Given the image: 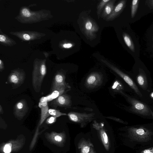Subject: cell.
Instances as JSON below:
<instances>
[{
  "mask_svg": "<svg viewBox=\"0 0 153 153\" xmlns=\"http://www.w3.org/2000/svg\"><path fill=\"white\" fill-rule=\"evenodd\" d=\"M93 127L97 132L105 149L108 151L110 149V143L108 135L104 127V124L102 123H98L94 120L92 124Z\"/></svg>",
  "mask_w": 153,
  "mask_h": 153,
  "instance_id": "obj_10",
  "label": "cell"
},
{
  "mask_svg": "<svg viewBox=\"0 0 153 153\" xmlns=\"http://www.w3.org/2000/svg\"><path fill=\"white\" fill-rule=\"evenodd\" d=\"M116 0H110L104 8L101 15V17L105 19L112 12L114 7Z\"/></svg>",
  "mask_w": 153,
  "mask_h": 153,
  "instance_id": "obj_18",
  "label": "cell"
},
{
  "mask_svg": "<svg viewBox=\"0 0 153 153\" xmlns=\"http://www.w3.org/2000/svg\"><path fill=\"white\" fill-rule=\"evenodd\" d=\"M89 153H97L94 150V148H92L91 149L90 152Z\"/></svg>",
  "mask_w": 153,
  "mask_h": 153,
  "instance_id": "obj_35",
  "label": "cell"
},
{
  "mask_svg": "<svg viewBox=\"0 0 153 153\" xmlns=\"http://www.w3.org/2000/svg\"><path fill=\"white\" fill-rule=\"evenodd\" d=\"M112 89L115 92L121 93L123 92L124 86L123 84L119 80H116L111 86Z\"/></svg>",
  "mask_w": 153,
  "mask_h": 153,
  "instance_id": "obj_21",
  "label": "cell"
},
{
  "mask_svg": "<svg viewBox=\"0 0 153 153\" xmlns=\"http://www.w3.org/2000/svg\"><path fill=\"white\" fill-rule=\"evenodd\" d=\"M45 135L47 140L51 144L60 147L64 146L66 139V134L64 131L59 133L55 131L46 132Z\"/></svg>",
  "mask_w": 153,
  "mask_h": 153,
  "instance_id": "obj_8",
  "label": "cell"
},
{
  "mask_svg": "<svg viewBox=\"0 0 153 153\" xmlns=\"http://www.w3.org/2000/svg\"><path fill=\"white\" fill-rule=\"evenodd\" d=\"M151 115L153 118V112H152V110L151 111Z\"/></svg>",
  "mask_w": 153,
  "mask_h": 153,
  "instance_id": "obj_36",
  "label": "cell"
},
{
  "mask_svg": "<svg viewBox=\"0 0 153 153\" xmlns=\"http://www.w3.org/2000/svg\"><path fill=\"white\" fill-rule=\"evenodd\" d=\"M82 31L87 38L92 39L96 36V33L99 27L97 23L92 19L87 18L84 19L82 24Z\"/></svg>",
  "mask_w": 153,
  "mask_h": 153,
  "instance_id": "obj_7",
  "label": "cell"
},
{
  "mask_svg": "<svg viewBox=\"0 0 153 153\" xmlns=\"http://www.w3.org/2000/svg\"><path fill=\"white\" fill-rule=\"evenodd\" d=\"M68 115L70 120L79 124L81 127L84 128L94 119L95 114L70 112Z\"/></svg>",
  "mask_w": 153,
  "mask_h": 153,
  "instance_id": "obj_5",
  "label": "cell"
},
{
  "mask_svg": "<svg viewBox=\"0 0 153 153\" xmlns=\"http://www.w3.org/2000/svg\"><path fill=\"white\" fill-rule=\"evenodd\" d=\"M103 80V76L102 73L94 72L91 73L86 78L85 86L88 89H93L101 85Z\"/></svg>",
  "mask_w": 153,
  "mask_h": 153,
  "instance_id": "obj_9",
  "label": "cell"
},
{
  "mask_svg": "<svg viewBox=\"0 0 153 153\" xmlns=\"http://www.w3.org/2000/svg\"><path fill=\"white\" fill-rule=\"evenodd\" d=\"M126 3V0L120 1L115 6L111 13L105 19V20L107 21H111L117 17L124 9Z\"/></svg>",
  "mask_w": 153,
  "mask_h": 153,
  "instance_id": "obj_16",
  "label": "cell"
},
{
  "mask_svg": "<svg viewBox=\"0 0 153 153\" xmlns=\"http://www.w3.org/2000/svg\"><path fill=\"white\" fill-rule=\"evenodd\" d=\"M101 60L110 69L120 77L140 97L142 94L134 81L128 75L123 72L118 68L110 64L106 60L102 59Z\"/></svg>",
  "mask_w": 153,
  "mask_h": 153,
  "instance_id": "obj_6",
  "label": "cell"
},
{
  "mask_svg": "<svg viewBox=\"0 0 153 153\" xmlns=\"http://www.w3.org/2000/svg\"><path fill=\"white\" fill-rule=\"evenodd\" d=\"M71 104V97L65 93L53 100L51 103V106L54 108H56L58 106L69 108Z\"/></svg>",
  "mask_w": 153,
  "mask_h": 153,
  "instance_id": "obj_12",
  "label": "cell"
},
{
  "mask_svg": "<svg viewBox=\"0 0 153 153\" xmlns=\"http://www.w3.org/2000/svg\"><path fill=\"white\" fill-rule=\"evenodd\" d=\"M123 37L126 45L132 51L134 52V45L129 35L126 33H123Z\"/></svg>",
  "mask_w": 153,
  "mask_h": 153,
  "instance_id": "obj_20",
  "label": "cell"
},
{
  "mask_svg": "<svg viewBox=\"0 0 153 153\" xmlns=\"http://www.w3.org/2000/svg\"><path fill=\"white\" fill-rule=\"evenodd\" d=\"M110 0H102L101 1L97 7V13L99 19L100 17V14L103 8H104L106 4Z\"/></svg>",
  "mask_w": 153,
  "mask_h": 153,
  "instance_id": "obj_23",
  "label": "cell"
},
{
  "mask_svg": "<svg viewBox=\"0 0 153 153\" xmlns=\"http://www.w3.org/2000/svg\"><path fill=\"white\" fill-rule=\"evenodd\" d=\"M6 40L5 37L3 35H0V41L1 42H4Z\"/></svg>",
  "mask_w": 153,
  "mask_h": 153,
  "instance_id": "obj_31",
  "label": "cell"
},
{
  "mask_svg": "<svg viewBox=\"0 0 153 153\" xmlns=\"http://www.w3.org/2000/svg\"><path fill=\"white\" fill-rule=\"evenodd\" d=\"M25 137L21 134L15 139H12L2 143L0 145L1 153H10L18 152L23 147L25 142Z\"/></svg>",
  "mask_w": 153,
  "mask_h": 153,
  "instance_id": "obj_3",
  "label": "cell"
},
{
  "mask_svg": "<svg viewBox=\"0 0 153 153\" xmlns=\"http://www.w3.org/2000/svg\"></svg>",
  "mask_w": 153,
  "mask_h": 153,
  "instance_id": "obj_38",
  "label": "cell"
},
{
  "mask_svg": "<svg viewBox=\"0 0 153 153\" xmlns=\"http://www.w3.org/2000/svg\"><path fill=\"white\" fill-rule=\"evenodd\" d=\"M94 146L92 143L89 140L84 138H82L79 141L78 148L80 151V153H89Z\"/></svg>",
  "mask_w": 153,
  "mask_h": 153,
  "instance_id": "obj_17",
  "label": "cell"
},
{
  "mask_svg": "<svg viewBox=\"0 0 153 153\" xmlns=\"http://www.w3.org/2000/svg\"><path fill=\"white\" fill-rule=\"evenodd\" d=\"M24 38L26 40H29L30 39V37L27 34H25L23 36Z\"/></svg>",
  "mask_w": 153,
  "mask_h": 153,
  "instance_id": "obj_30",
  "label": "cell"
},
{
  "mask_svg": "<svg viewBox=\"0 0 153 153\" xmlns=\"http://www.w3.org/2000/svg\"><path fill=\"white\" fill-rule=\"evenodd\" d=\"M152 1V4H153V1Z\"/></svg>",
  "mask_w": 153,
  "mask_h": 153,
  "instance_id": "obj_37",
  "label": "cell"
},
{
  "mask_svg": "<svg viewBox=\"0 0 153 153\" xmlns=\"http://www.w3.org/2000/svg\"><path fill=\"white\" fill-rule=\"evenodd\" d=\"M56 117L53 116H51L48 118L46 121V123L48 124H52L54 123L56 119Z\"/></svg>",
  "mask_w": 153,
  "mask_h": 153,
  "instance_id": "obj_26",
  "label": "cell"
},
{
  "mask_svg": "<svg viewBox=\"0 0 153 153\" xmlns=\"http://www.w3.org/2000/svg\"><path fill=\"white\" fill-rule=\"evenodd\" d=\"M106 117L108 119H109L110 120H114L115 121H116L117 122H118V123H121L126 124V125H127L128 124V123L127 122H126L122 120H121L119 118H117L115 117H113V116H108V117Z\"/></svg>",
  "mask_w": 153,
  "mask_h": 153,
  "instance_id": "obj_25",
  "label": "cell"
},
{
  "mask_svg": "<svg viewBox=\"0 0 153 153\" xmlns=\"http://www.w3.org/2000/svg\"><path fill=\"white\" fill-rule=\"evenodd\" d=\"M65 75L62 73L59 72L56 74L52 85V92L62 87L70 88L71 87L65 81Z\"/></svg>",
  "mask_w": 153,
  "mask_h": 153,
  "instance_id": "obj_14",
  "label": "cell"
},
{
  "mask_svg": "<svg viewBox=\"0 0 153 153\" xmlns=\"http://www.w3.org/2000/svg\"><path fill=\"white\" fill-rule=\"evenodd\" d=\"M74 45L73 43L69 42L64 44L62 46L65 48L69 49L73 47Z\"/></svg>",
  "mask_w": 153,
  "mask_h": 153,
  "instance_id": "obj_28",
  "label": "cell"
},
{
  "mask_svg": "<svg viewBox=\"0 0 153 153\" xmlns=\"http://www.w3.org/2000/svg\"><path fill=\"white\" fill-rule=\"evenodd\" d=\"M136 81L139 86L144 90L148 88V80L146 73L140 69L139 73L135 77Z\"/></svg>",
  "mask_w": 153,
  "mask_h": 153,
  "instance_id": "obj_15",
  "label": "cell"
},
{
  "mask_svg": "<svg viewBox=\"0 0 153 153\" xmlns=\"http://www.w3.org/2000/svg\"><path fill=\"white\" fill-rule=\"evenodd\" d=\"M46 73V66L42 63L36 66L32 76V83L34 89L36 92H39L44 78Z\"/></svg>",
  "mask_w": 153,
  "mask_h": 153,
  "instance_id": "obj_4",
  "label": "cell"
},
{
  "mask_svg": "<svg viewBox=\"0 0 153 153\" xmlns=\"http://www.w3.org/2000/svg\"><path fill=\"white\" fill-rule=\"evenodd\" d=\"M139 1L133 0L132 1L131 10V15L132 18L134 17L137 12Z\"/></svg>",
  "mask_w": 153,
  "mask_h": 153,
  "instance_id": "obj_24",
  "label": "cell"
},
{
  "mask_svg": "<svg viewBox=\"0 0 153 153\" xmlns=\"http://www.w3.org/2000/svg\"><path fill=\"white\" fill-rule=\"evenodd\" d=\"M25 78V74L24 72L16 70L9 74L8 80L10 83L17 88L22 84Z\"/></svg>",
  "mask_w": 153,
  "mask_h": 153,
  "instance_id": "obj_13",
  "label": "cell"
},
{
  "mask_svg": "<svg viewBox=\"0 0 153 153\" xmlns=\"http://www.w3.org/2000/svg\"><path fill=\"white\" fill-rule=\"evenodd\" d=\"M69 89L66 87H62L58 88L52 92V93L46 97L48 102H49L57 98L64 94Z\"/></svg>",
  "mask_w": 153,
  "mask_h": 153,
  "instance_id": "obj_19",
  "label": "cell"
},
{
  "mask_svg": "<svg viewBox=\"0 0 153 153\" xmlns=\"http://www.w3.org/2000/svg\"><path fill=\"white\" fill-rule=\"evenodd\" d=\"M13 108L14 114L19 120L22 119L28 110L27 102L24 99H21L17 102Z\"/></svg>",
  "mask_w": 153,
  "mask_h": 153,
  "instance_id": "obj_11",
  "label": "cell"
},
{
  "mask_svg": "<svg viewBox=\"0 0 153 153\" xmlns=\"http://www.w3.org/2000/svg\"><path fill=\"white\" fill-rule=\"evenodd\" d=\"M22 13L24 16L26 17H29L31 15V14L29 11L27 9L25 8L23 9Z\"/></svg>",
  "mask_w": 153,
  "mask_h": 153,
  "instance_id": "obj_27",
  "label": "cell"
},
{
  "mask_svg": "<svg viewBox=\"0 0 153 153\" xmlns=\"http://www.w3.org/2000/svg\"><path fill=\"white\" fill-rule=\"evenodd\" d=\"M66 115V113L61 112L59 110L53 109H49L48 110V117L51 116L57 118L62 116Z\"/></svg>",
  "mask_w": 153,
  "mask_h": 153,
  "instance_id": "obj_22",
  "label": "cell"
},
{
  "mask_svg": "<svg viewBox=\"0 0 153 153\" xmlns=\"http://www.w3.org/2000/svg\"><path fill=\"white\" fill-rule=\"evenodd\" d=\"M149 96L151 99L153 100V91L151 92Z\"/></svg>",
  "mask_w": 153,
  "mask_h": 153,
  "instance_id": "obj_34",
  "label": "cell"
},
{
  "mask_svg": "<svg viewBox=\"0 0 153 153\" xmlns=\"http://www.w3.org/2000/svg\"><path fill=\"white\" fill-rule=\"evenodd\" d=\"M140 153H153V147L145 149Z\"/></svg>",
  "mask_w": 153,
  "mask_h": 153,
  "instance_id": "obj_29",
  "label": "cell"
},
{
  "mask_svg": "<svg viewBox=\"0 0 153 153\" xmlns=\"http://www.w3.org/2000/svg\"><path fill=\"white\" fill-rule=\"evenodd\" d=\"M120 93L126 97L127 101L131 104V106L129 110L131 112L144 116H149L151 115V110L146 104L137 99L128 96L123 92Z\"/></svg>",
  "mask_w": 153,
  "mask_h": 153,
  "instance_id": "obj_2",
  "label": "cell"
},
{
  "mask_svg": "<svg viewBox=\"0 0 153 153\" xmlns=\"http://www.w3.org/2000/svg\"><path fill=\"white\" fill-rule=\"evenodd\" d=\"M3 67L2 65V63L1 60H0V71H1L3 70Z\"/></svg>",
  "mask_w": 153,
  "mask_h": 153,
  "instance_id": "obj_32",
  "label": "cell"
},
{
  "mask_svg": "<svg viewBox=\"0 0 153 153\" xmlns=\"http://www.w3.org/2000/svg\"><path fill=\"white\" fill-rule=\"evenodd\" d=\"M3 111L2 107L1 105H0V114H3Z\"/></svg>",
  "mask_w": 153,
  "mask_h": 153,
  "instance_id": "obj_33",
  "label": "cell"
},
{
  "mask_svg": "<svg viewBox=\"0 0 153 153\" xmlns=\"http://www.w3.org/2000/svg\"><path fill=\"white\" fill-rule=\"evenodd\" d=\"M128 137L131 139L140 142H144L151 139L153 132L144 127H131L128 129Z\"/></svg>",
  "mask_w": 153,
  "mask_h": 153,
  "instance_id": "obj_1",
  "label": "cell"
}]
</instances>
